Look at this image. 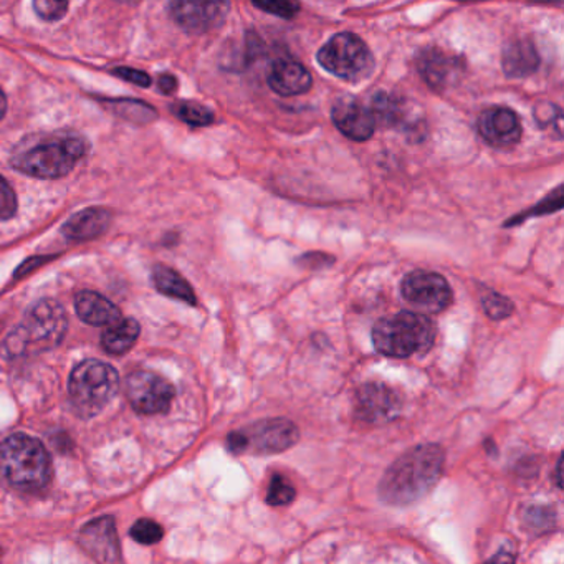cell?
Masks as SVG:
<instances>
[{
  "instance_id": "1",
  "label": "cell",
  "mask_w": 564,
  "mask_h": 564,
  "mask_svg": "<svg viewBox=\"0 0 564 564\" xmlns=\"http://www.w3.org/2000/svg\"><path fill=\"white\" fill-rule=\"evenodd\" d=\"M444 451L421 445L391 466L380 483V495L389 505H409L431 492L444 469Z\"/></svg>"
},
{
  "instance_id": "2",
  "label": "cell",
  "mask_w": 564,
  "mask_h": 564,
  "mask_svg": "<svg viewBox=\"0 0 564 564\" xmlns=\"http://www.w3.org/2000/svg\"><path fill=\"white\" fill-rule=\"evenodd\" d=\"M86 151L88 144L75 134H45L21 144L12 156V166L32 178H62L85 158Z\"/></svg>"
},
{
  "instance_id": "3",
  "label": "cell",
  "mask_w": 564,
  "mask_h": 564,
  "mask_svg": "<svg viewBox=\"0 0 564 564\" xmlns=\"http://www.w3.org/2000/svg\"><path fill=\"white\" fill-rule=\"evenodd\" d=\"M69 322L62 304L41 300L28 310L24 322L5 338L0 355L8 359L56 348L65 336Z\"/></svg>"
},
{
  "instance_id": "4",
  "label": "cell",
  "mask_w": 564,
  "mask_h": 564,
  "mask_svg": "<svg viewBox=\"0 0 564 564\" xmlns=\"http://www.w3.org/2000/svg\"><path fill=\"white\" fill-rule=\"evenodd\" d=\"M437 328L421 313L400 312L380 320L373 328V345L387 358H410L424 355L434 346Z\"/></svg>"
},
{
  "instance_id": "5",
  "label": "cell",
  "mask_w": 564,
  "mask_h": 564,
  "mask_svg": "<svg viewBox=\"0 0 564 564\" xmlns=\"http://www.w3.org/2000/svg\"><path fill=\"white\" fill-rule=\"evenodd\" d=\"M0 467L17 489L40 490L51 480V458L47 448L27 434H14L2 442Z\"/></svg>"
},
{
  "instance_id": "6",
  "label": "cell",
  "mask_w": 564,
  "mask_h": 564,
  "mask_svg": "<svg viewBox=\"0 0 564 564\" xmlns=\"http://www.w3.org/2000/svg\"><path fill=\"white\" fill-rule=\"evenodd\" d=\"M120 387L117 370L96 359H88L73 370L69 381V394L80 416L98 415Z\"/></svg>"
},
{
  "instance_id": "7",
  "label": "cell",
  "mask_w": 564,
  "mask_h": 564,
  "mask_svg": "<svg viewBox=\"0 0 564 564\" xmlns=\"http://www.w3.org/2000/svg\"><path fill=\"white\" fill-rule=\"evenodd\" d=\"M316 60L326 72L351 83L363 82L373 75L376 69V62L367 41L351 32H341L329 38L320 48Z\"/></svg>"
},
{
  "instance_id": "8",
  "label": "cell",
  "mask_w": 564,
  "mask_h": 564,
  "mask_svg": "<svg viewBox=\"0 0 564 564\" xmlns=\"http://www.w3.org/2000/svg\"><path fill=\"white\" fill-rule=\"evenodd\" d=\"M297 425L287 419H267V421L256 422L245 431L232 432L227 439V447L233 454L271 455L287 451L297 444Z\"/></svg>"
},
{
  "instance_id": "9",
  "label": "cell",
  "mask_w": 564,
  "mask_h": 564,
  "mask_svg": "<svg viewBox=\"0 0 564 564\" xmlns=\"http://www.w3.org/2000/svg\"><path fill=\"white\" fill-rule=\"evenodd\" d=\"M400 295L407 303L429 313L444 312L454 300L447 278L429 271H415L407 274L400 281Z\"/></svg>"
},
{
  "instance_id": "10",
  "label": "cell",
  "mask_w": 564,
  "mask_h": 564,
  "mask_svg": "<svg viewBox=\"0 0 564 564\" xmlns=\"http://www.w3.org/2000/svg\"><path fill=\"white\" fill-rule=\"evenodd\" d=\"M127 396L140 415H163L171 407L175 387L169 381L151 371H137L127 381Z\"/></svg>"
},
{
  "instance_id": "11",
  "label": "cell",
  "mask_w": 564,
  "mask_h": 564,
  "mask_svg": "<svg viewBox=\"0 0 564 564\" xmlns=\"http://www.w3.org/2000/svg\"><path fill=\"white\" fill-rule=\"evenodd\" d=\"M229 2H175L172 19L189 34H205L220 27L229 14Z\"/></svg>"
},
{
  "instance_id": "12",
  "label": "cell",
  "mask_w": 564,
  "mask_h": 564,
  "mask_svg": "<svg viewBox=\"0 0 564 564\" xmlns=\"http://www.w3.org/2000/svg\"><path fill=\"white\" fill-rule=\"evenodd\" d=\"M480 136L495 147H512L520 143L524 128L515 111L505 107H492L483 111L477 121Z\"/></svg>"
},
{
  "instance_id": "13",
  "label": "cell",
  "mask_w": 564,
  "mask_h": 564,
  "mask_svg": "<svg viewBox=\"0 0 564 564\" xmlns=\"http://www.w3.org/2000/svg\"><path fill=\"white\" fill-rule=\"evenodd\" d=\"M332 120L339 133L359 143L370 140L376 131V121L370 108L351 96L336 103L332 110Z\"/></svg>"
},
{
  "instance_id": "14",
  "label": "cell",
  "mask_w": 564,
  "mask_h": 564,
  "mask_svg": "<svg viewBox=\"0 0 564 564\" xmlns=\"http://www.w3.org/2000/svg\"><path fill=\"white\" fill-rule=\"evenodd\" d=\"M399 409V399L389 387L383 384H367L356 396V415L368 422L393 419Z\"/></svg>"
},
{
  "instance_id": "15",
  "label": "cell",
  "mask_w": 564,
  "mask_h": 564,
  "mask_svg": "<svg viewBox=\"0 0 564 564\" xmlns=\"http://www.w3.org/2000/svg\"><path fill=\"white\" fill-rule=\"evenodd\" d=\"M460 60L441 48L428 47L418 53V72L431 88L442 92L460 70Z\"/></svg>"
},
{
  "instance_id": "16",
  "label": "cell",
  "mask_w": 564,
  "mask_h": 564,
  "mask_svg": "<svg viewBox=\"0 0 564 564\" xmlns=\"http://www.w3.org/2000/svg\"><path fill=\"white\" fill-rule=\"evenodd\" d=\"M267 83L277 95L297 96L312 88L313 80L301 63L291 59H277L268 70Z\"/></svg>"
},
{
  "instance_id": "17",
  "label": "cell",
  "mask_w": 564,
  "mask_h": 564,
  "mask_svg": "<svg viewBox=\"0 0 564 564\" xmlns=\"http://www.w3.org/2000/svg\"><path fill=\"white\" fill-rule=\"evenodd\" d=\"M371 113L374 121L384 128H400L404 131L418 133L419 123L410 120V111L407 103L393 93L377 92L371 103Z\"/></svg>"
},
{
  "instance_id": "18",
  "label": "cell",
  "mask_w": 564,
  "mask_h": 564,
  "mask_svg": "<svg viewBox=\"0 0 564 564\" xmlns=\"http://www.w3.org/2000/svg\"><path fill=\"white\" fill-rule=\"evenodd\" d=\"M503 72L509 79H527L540 67V56L533 41L528 38H515L503 48Z\"/></svg>"
},
{
  "instance_id": "19",
  "label": "cell",
  "mask_w": 564,
  "mask_h": 564,
  "mask_svg": "<svg viewBox=\"0 0 564 564\" xmlns=\"http://www.w3.org/2000/svg\"><path fill=\"white\" fill-rule=\"evenodd\" d=\"M80 541L98 560L110 561L118 556V538L113 518H99L86 525Z\"/></svg>"
},
{
  "instance_id": "20",
  "label": "cell",
  "mask_w": 564,
  "mask_h": 564,
  "mask_svg": "<svg viewBox=\"0 0 564 564\" xmlns=\"http://www.w3.org/2000/svg\"><path fill=\"white\" fill-rule=\"evenodd\" d=\"M75 310L80 319L92 326H111L121 320L117 304L96 291H80L75 298Z\"/></svg>"
},
{
  "instance_id": "21",
  "label": "cell",
  "mask_w": 564,
  "mask_h": 564,
  "mask_svg": "<svg viewBox=\"0 0 564 564\" xmlns=\"http://www.w3.org/2000/svg\"><path fill=\"white\" fill-rule=\"evenodd\" d=\"M111 216L107 209H85L75 214L69 223L63 226L62 233L69 240H92L107 232L110 226Z\"/></svg>"
},
{
  "instance_id": "22",
  "label": "cell",
  "mask_w": 564,
  "mask_h": 564,
  "mask_svg": "<svg viewBox=\"0 0 564 564\" xmlns=\"http://www.w3.org/2000/svg\"><path fill=\"white\" fill-rule=\"evenodd\" d=\"M154 287L158 288L159 293L166 297L176 298V300L184 301V303L195 307L197 298H195L194 290L191 285L172 268L166 265H156L153 271Z\"/></svg>"
},
{
  "instance_id": "23",
  "label": "cell",
  "mask_w": 564,
  "mask_h": 564,
  "mask_svg": "<svg viewBox=\"0 0 564 564\" xmlns=\"http://www.w3.org/2000/svg\"><path fill=\"white\" fill-rule=\"evenodd\" d=\"M140 336V323L133 319H121L103 333L101 345L110 355L120 356L130 351Z\"/></svg>"
},
{
  "instance_id": "24",
  "label": "cell",
  "mask_w": 564,
  "mask_h": 564,
  "mask_svg": "<svg viewBox=\"0 0 564 564\" xmlns=\"http://www.w3.org/2000/svg\"><path fill=\"white\" fill-rule=\"evenodd\" d=\"M172 113L191 124V127H209L214 123V113L209 108L204 107L201 103L179 101L172 105Z\"/></svg>"
},
{
  "instance_id": "25",
  "label": "cell",
  "mask_w": 564,
  "mask_h": 564,
  "mask_svg": "<svg viewBox=\"0 0 564 564\" xmlns=\"http://www.w3.org/2000/svg\"><path fill=\"white\" fill-rule=\"evenodd\" d=\"M563 209V185H557L550 195L543 199L540 204L535 205L531 209L525 211L520 216L515 219H509L506 223V227H515L521 223V220L530 219V217L544 216V214L557 213Z\"/></svg>"
},
{
  "instance_id": "26",
  "label": "cell",
  "mask_w": 564,
  "mask_h": 564,
  "mask_svg": "<svg viewBox=\"0 0 564 564\" xmlns=\"http://www.w3.org/2000/svg\"><path fill=\"white\" fill-rule=\"evenodd\" d=\"M482 307L483 312L492 320H505L515 312L512 301L493 290H483Z\"/></svg>"
},
{
  "instance_id": "27",
  "label": "cell",
  "mask_w": 564,
  "mask_h": 564,
  "mask_svg": "<svg viewBox=\"0 0 564 564\" xmlns=\"http://www.w3.org/2000/svg\"><path fill=\"white\" fill-rule=\"evenodd\" d=\"M297 492H295L293 485L285 479L284 476H274L268 485L267 503L272 506H285L290 505L293 502Z\"/></svg>"
},
{
  "instance_id": "28",
  "label": "cell",
  "mask_w": 564,
  "mask_h": 564,
  "mask_svg": "<svg viewBox=\"0 0 564 564\" xmlns=\"http://www.w3.org/2000/svg\"><path fill=\"white\" fill-rule=\"evenodd\" d=\"M130 535L137 543L154 544L163 540L165 531H163L161 525L156 524L154 520L143 518V520H137L136 524L133 525Z\"/></svg>"
},
{
  "instance_id": "29",
  "label": "cell",
  "mask_w": 564,
  "mask_h": 564,
  "mask_svg": "<svg viewBox=\"0 0 564 564\" xmlns=\"http://www.w3.org/2000/svg\"><path fill=\"white\" fill-rule=\"evenodd\" d=\"M17 213V195L8 181L0 176V220H9Z\"/></svg>"
},
{
  "instance_id": "30",
  "label": "cell",
  "mask_w": 564,
  "mask_h": 564,
  "mask_svg": "<svg viewBox=\"0 0 564 564\" xmlns=\"http://www.w3.org/2000/svg\"><path fill=\"white\" fill-rule=\"evenodd\" d=\"M253 8L261 9L267 14L278 15L281 19H293L300 12V4L290 0H274V2H253Z\"/></svg>"
},
{
  "instance_id": "31",
  "label": "cell",
  "mask_w": 564,
  "mask_h": 564,
  "mask_svg": "<svg viewBox=\"0 0 564 564\" xmlns=\"http://www.w3.org/2000/svg\"><path fill=\"white\" fill-rule=\"evenodd\" d=\"M535 118H537V123L540 124V127H554L557 136H561V110L556 105H550V103H544V105H540V107L537 105V108H535Z\"/></svg>"
},
{
  "instance_id": "32",
  "label": "cell",
  "mask_w": 564,
  "mask_h": 564,
  "mask_svg": "<svg viewBox=\"0 0 564 564\" xmlns=\"http://www.w3.org/2000/svg\"><path fill=\"white\" fill-rule=\"evenodd\" d=\"M35 11L44 21H60L69 11L67 2H51V0H37L34 4Z\"/></svg>"
},
{
  "instance_id": "33",
  "label": "cell",
  "mask_w": 564,
  "mask_h": 564,
  "mask_svg": "<svg viewBox=\"0 0 564 564\" xmlns=\"http://www.w3.org/2000/svg\"><path fill=\"white\" fill-rule=\"evenodd\" d=\"M113 73L120 76V79L127 80V82L134 83L136 86H143V88H147L151 85V76L147 73L141 72V70L120 67V69H115Z\"/></svg>"
},
{
  "instance_id": "34",
  "label": "cell",
  "mask_w": 564,
  "mask_h": 564,
  "mask_svg": "<svg viewBox=\"0 0 564 564\" xmlns=\"http://www.w3.org/2000/svg\"><path fill=\"white\" fill-rule=\"evenodd\" d=\"M158 86L165 95H171L178 89V79L172 75H161L158 80Z\"/></svg>"
},
{
  "instance_id": "35",
  "label": "cell",
  "mask_w": 564,
  "mask_h": 564,
  "mask_svg": "<svg viewBox=\"0 0 564 564\" xmlns=\"http://www.w3.org/2000/svg\"><path fill=\"white\" fill-rule=\"evenodd\" d=\"M485 564H515V554L512 551L503 550Z\"/></svg>"
},
{
  "instance_id": "36",
  "label": "cell",
  "mask_w": 564,
  "mask_h": 564,
  "mask_svg": "<svg viewBox=\"0 0 564 564\" xmlns=\"http://www.w3.org/2000/svg\"><path fill=\"white\" fill-rule=\"evenodd\" d=\"M5 111H8V98H5V93L0 88V120L5 117Z\"/></svg>"
}]
</instances>
